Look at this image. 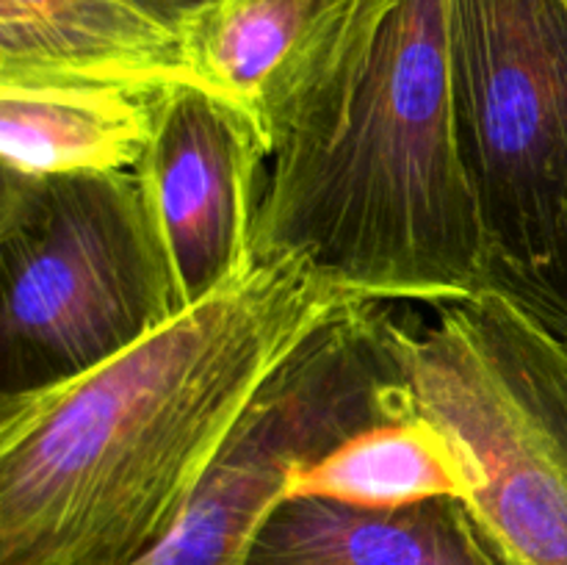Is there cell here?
Returning <instances> with one entry per match:
<instances>
[{"mask_svg": "<svg viewBox=\"0 0 567 565\" xmlns=\"http://www.w3.org/2000/svg\"><path fill=\"white\" fill-rule=\"evenodd\" d=\"M358 299L299 255L252 258L103 363L0 399V565L144 557L264 382Z\"/></svg>", "mask_w": 567, "mask_h": 565, "instance_id": "1", "label": "cell"}, {"mask_svg": "<svg viewBox=\"0 0 567 565\" xmlns=\"http://www.w3.org/2000/svg\"><path fill=\"white\" fill-rule=\"evenodd\" d=\"M271 255L377 302L496 286L460 150L452 0H399L338 120L269 161L252 258Z\"/></svg>", "mask_w": 567, "mask_h": 565, "instance_id": "2", "label": "cell"}, {"mask_svg": "<svg viewBox=\"0 0 567 565\" xmlns=\"http://www.w3.org/2000/svg\"><path fill=\"white\" fill-rule=\"evenodd\" d=\"M396 325L410 410L468 471L465 507L509 565H567V330L504 286Z\"/></svg>", "mask_w": 567, "mask_h": 565, "instance_id": "3", "label": "cell"}, {"mask_svg": "<svg viewBox=\"0 0 567 565\" xmlns=\"http://www.w3.org/2000/svg\"><path fill=\"white\" fill-rule=\"evenodd\" d=\"M0 181L3 397L83 374L181 310L136 170Z\"/></svg>", "mask_w": 567, "mask_h": 565, "instance_id": "4", "label": "cell"}, {"mask_svg": "<svg viewBox=\"0 0 567 565\" xmlns=\"http://www.w3.org/2000/svg\"><path fill=\"white\" fill-rule=\"evenodd\" d=\"M452 66L493 282L567 330V0H452Z\"/></svg>", "mask_w": 567, "mask_h": 565, "instance_id": "5", "label": "cell"}, {"mask_svg": "<svg viewBox=\"0 0 567 565\" xmlns=\"http://www.w3.org/2000/svg\"><path fill=\"white\" fill-rule=\"evenodd\" d=\"M399 0H214L183 31L188 78L249 116L271 158L316 142L377 53Z\"/></svg>", "mask_w": 567, "mask_h": 565, "instance_id": "6", "label": "cell"}, {"mask_svg": "<svg viewBox=\"0 0 567 565\" xmlns=\"http://www.w3.org/2000/svg\"><path fill=\"white\" fill-rule=\"evenodd\" d=\"M269 147L238 105L194 81L161 92L142 177L177 305L199 302L252 260Z\"/></svg>", "mask_w": 567, "mask_h": 565, "instance_id": "7", "label": "cell"}, {"mask_svg": "<svg viewBox=\"0 0 567 565\" xmlns=\"http://www.w3.org/2000/svg\"><path fill=\"white\" fill-rule=\"evenodd\" d=\"M164 89L92 78L0 81L3 172L61 177L136 170Z\"/></svg>", "mask_w": 567, "mask_h": 565, "instance_id": "8", "label": "cell"}, {"mask_svg": "<svg viewBox=\"0 0 567 565\" xmlns=\"http://www.w3.org/2000/svg\"><path fill=\"white\" fill-rule=\"evenodd\" d=\"M244 565H509L463 499L363 510L286 496L255 532Z\"/></svg>", "mask_w": 567, "mask_h": 565, "instance_id": "9", "label": "cell"}, {"mask_svg": "<svg viewBox=\"0 0 567 565\" xmlns=\"http://www.w3.org/2000/svg\"><path fill=\"white\" fill-rule=\"evenodd\" d=\"M192 81L177 28L138 0H0V81Z\"/></svg>", "mask_w": 567, "mask_h": 565, "instance_id": "10", "label": "cell"}, {"mask_svg": "<svg viewBox=\"0 0 567 565\" xmlns=\"http://www.w3.org/2000/svg\"><path fill=\"white\" fill-rule=\"evenodd\" d=\"M465 463L441 430L419 413L363 427L293 476L288 496L363 510H399L430 499H468Z\"/></svg>", "mask_w": 567, "mask_h": 565, "instance_id": "11", "label": "cell"}, {"mask_svg": "<svg viewBox=\"0 0 567 565\" xmlns=\"http://www.w3.org/2000/svg\"><path fill=\"white\" fill-rule=\"evenodd\" d=\"M138 3H142L144 9L153 11V14H158L161 20L169 22L172 28H177L183 37L188 22H192L205 6L214 3V0H138Z\"/></svg>", "mask_w": 567, "mask_h": 565, "instance_id": "12", "label": "cell"}]
</instances>
